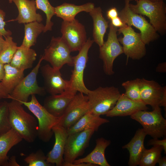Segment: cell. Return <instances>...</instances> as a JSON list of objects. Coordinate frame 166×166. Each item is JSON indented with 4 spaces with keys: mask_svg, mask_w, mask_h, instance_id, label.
Wrapping results in <instances>:
<instances>
[{
    "mask_svg": "<svg viewBox=\"0 0 166 166\" xmlns=\"http://www.w3.org/2000/svg\"><path fill=\"white\" fill-rule=\"evenodd\" d=\"M9 120L11 128L22 139L34 142L38 137V124L33 116L27 112L18 101L12 100L8 102Z\"/></svg>",
    "mask_w": 166,
    "mask_h": 166,
    "instance_id": "cell-1",
    "label": "cell"
},
{
    "mask_svg": "<svg viewBox=\"0 0 166 166\" xmlns=\"http://www.w3.org/2000/svg\"><path fill=\"white\" fill-rule=\"evenodd\" d=\"M35 116L38 122V137L43 142H49L53 134L52 128L58 124L60 118L49 113L39 102L35 95H31L30 101L19 102Z\"/></svg>",
    "mask_w": 166,
    "mask_h": 166,
    "instance_id": "cell-2",
    "label": "cell"
},
{
    "mask_svg": "<svg viewBox=\"0 0 166 166\" xmlns=\"http://www.w3.org/2000/svg\"><path fill=\"white\" fill-rule=\"evenodd\" d=\"M136 4L130 3L131 9L135 13L147 17L150 23L156 32L161 33L166 29V6L163 0H135Z\"/></svg>",
    "mask_w": 166,
    "mask_h": 166,
    "instance_id": "cell-3",
    "label": "cell"
},
{
    "mask_svg": "<svg viewBox=\"0 0 166 166\" xmlns=\"http://www.w3.org/2000/svg\"><path fill=\"white\" fill-rule=\"evenodd\" d=\"M121 94L118 89L114 86H100L89 90L87 94L91 111L99 116L104 115L115 105Z\"/></svg>",
    "mask_w": 166,
    "mask_h": 166,
    "instance_id": "cell-4",
    "label": "cell"
},
{
    "mask_svg": "<svg viewBox=\"0 0 166 166\" xmlns=\"http://www.w3.org/2000/svg\"><path fill=\"white\" fill-rule=\"evenodd\" d=\"M130 116L142 125L147 135L153 138L166 136V120L162 115L160 107L154 108L151 111H140Z\"/></svg>",
    "mask_w": 166,
    "mask_h": 166,
    "instance_id": "cell-5",
    "label": "cell"
},
{
    "mask_svg": "<svg viewBox=\"0 0 166 166\" xmlns=\"http://www.w3.org/2000/svg\"><path fill=\"white\" fill-rule=\"evenodd\" d=\"M94 42L93 40L89 38L78 51V54L73 57V68L69 80L68 90L75 94L79 92L86 95L89 90L85 84L84 73L88 60V52Z\"/></svg>",
    "mask_w": 166,
    "mask_h": 166,
    "instance_id": "cell-6",
    "label": "cell"
},
{
    "mask_svg": "<svg viewBox=\"0 0 166 166\" xmlns=\"http://www.w3.org/2000/svg\"><path fill=\"white\" fill-rule=\"evenodd\" d=\"M68 45L61 37H53L42 56L43 60L49 62L55 69H60L65 64L73 66V56Z\"/></svg>",
    "mask_w": 166,
    "mask_h": 166,
    "instance_id": "cell-7",
    "label": "cell"
},
{
    "mask_svg": "<svg viewBox=\"0 0 166 166\" xmlns=\"http://www.w3.org/2000/svg\"><path fill=\"white\" fill-rule=\"evenodd\" d=\"M41 56L37 64L31 72L24 77L9 94V99L19 102H27L30 96L38 94L43 95L45 94L44 87L38 85L37 76L43 61Z\"/></svg>",
    "mask_w": 166,
    "mask_h": 166,
    "instance_id": "cell-8",
    "label": "cell"
},
{
    "mask_svg": "<svg viewBox=\"0 0 166 166\" xmlns=\"http://www.w3.org/2000/svg\"><path fill=\"white\" fill-rule=\"evenodd\" d=\"M131 0H125L124 7L119 13V17L124 24L138 29L144 42L145 45L148 44L156 39L158 35L144 17L132 11L129 6Z\"/></svg>",
    "mask_w": 166,
    "mask_h": 166,
    "instance_id": "cell-9",
    "label": "cell"
},
{
    "mask_svg": "<svg viewBox=\"0 0 166 166\" xmlns=\"http://www.w3.org/2000/svg\"><path fill=\"white\" fill-rule=\"evenodd\" d=\"M107 41L100 47L99 57L103 62V69L107 75L113 74V64L115 60L124 53L122 47L117 38L118 29L110 23Z\"/></svg>",
    "mask_w": 166,
    "mask_h": 166,
    "instance_id": "cell-10",
    "label": "cell"
},
{
    "mask_svg": "<svg viewBox=\"0 0 166 166\" xmlns=\"http://www.w3.org/2000/svg\"><path fill=\"white\" fill-rule=\"evenodd\" d=\"M117 32L123 35L118 39L123 45L124 53L128 57L133 60H140L145 55V44L140 33H136L131 26L126 24L119 28Z\"/></svg>",
    "mask_w": 166,
    "mask_h": 166,
    "instance_id": "cell-11",
    "label": "cell"
},
{
    "mask_svg": "<svg viewBox=\"0 0 166 166\" xmlns=\"http://www.w3.org/2000/svg\"><path fill=\"white\" fill-rule=\"evenodd\" d=\"M91 110L87 95L78 92L75 95L64 114L60 118L58 124L67 129Z\"/></svg>",
    "mask_w": 166,
    "mask_h": 166,
    "instance_id": "cell-12",
    "label": "cell"
},
{
    "mask_svg": "<svg viewBox=\"0 0 166 166\" xmlns=\"http://www.w3.org/2000/svg\"><path fill=\"white\" fill-rule=\"evenodd\" d=\"M95 131L88 129L68 135L63 159L64 162L72 163L82 155L88 147L90 139Z\"/></svg>",
    "mask_w": 166,
    "mask_h": 166,
    "instance_id": "cell-13",
    "label": "cell"
},
{
    "mask_svg": "<svg viewBox=\"0 0 166 166\" xmlns=\"http://www.w3.org/2000/svg\"><path fill=\"white\" fill-rule=\"evenodd\" d=\"M61 32V38L71 52L79 51L87 41L85 27L76 19L69 21H63Z\"/></svg>",
    "mask_w": 166,
    "mask_h": 166,
    "instance_id": "cell-14",
    "label": "cell"
},
{
    "mask_svg": "<svg viewBox=\"0 0 166 166\" xmlns=\"http://www.w3.org/2000/svg\"><path fill=\"white\" fill-rule=\"evenodd\" d=\"M40 69L44 79V88L50 95L61 94L68 90L69 81L63 79L60 69L49 64L41 66Z\"/></svg>",
    "mask_w": 166,
    "mask_h": 166,
    "instance_id": "cell-15",
    "label": "cell"
},
{
    "mask_svg": "<svg viewBox=\"0 0 166 166\" xmlns=\"http://www.w3.org/2000/svg\"><path fill=\"white\" fill-rule=\"evenodd\" d=\"M166 92V86L162 87L154 80L140 79V96L141 100L152 109L163 106V97Z\"/></svg>",
    "mask_w": 166,
    "mask_h": 166,
    "instance_id": "cell-16",
    "label": "cell"
},
{
    "mask_svg": "<svg viewBox=\"0 0 166 166\" xmlns=\"http://www.w3.org/2000/svg\"><path fill=\"white\" fill-rule=\"evenodd\" d=\"M148 109L142 101L132 100L123 93L121 94L115 106L105 115L109 117L131 116L139 111Z\"/></svg>",
    "mask_w": 166,
    "mask_h": 166,
    "instance_id": "cell-17",
    "label": "cell"
},
{
    "mask_svg": "<svg viewBox=\"0 0 166 166\" xmlns=\"http://www.w3.org/2000/svg\"><path fill=\"white\" fill-rule=\"evenodd\" d=\"M55 142L52 150L46 155V160L50 164L57 166H62L64 161L63 155L68 134L66 129L57 124L52 128Z\"/></svg>",
    "mask_w": 166,
    "mask_h": 166,
    "instance_id": "cell-18",
    "label": "cell"
},
{
    "mask_svg": "<svg viewBox=\"0 0 166 166\" xmlns=\"http://www.w3.org/2000/svg\"><path fill=\"white\" fill-rule=\"evenodd\" d=\"M76 94L67 90L61 94L50 95L44 99L43 106L51 114L61 118Z\"/></svg>",
    "mask_w": 166,
    "mask_h": 166,
    "instance_id": "cell-19",
    "label": "cell"
},
{
    "mask_svg": "<svg viewBox=\"0 0 166 166\" xmlns=\"http://www.w3.org/2000/svg\"><path fill=\"white\" fill-rule=\"evenodd\" d=\"M111 143L110 140L103 137L98 138L96 140V145L93 150L85 157L76 160L73 163H85L95 166H110L106 159L105 152Z\"/></svg>",
    "mask_w": 166,
    "mask_h": 166,
    "instance_id": "cell-20",
    "label": "cell"
},
{
    "mask_svg": "<svg viewBox=\"0 0 166 166\" xmlns=\"http://www.w3.org/2000/svg\"><path fill=\"white\" fill-rule=\"evenodd\" d=\"M16 6L18 14L15 20L19 24H26L37 21L41 22L42 16L36 12L37 9L34 0H11Z\"/></svg>",
    "mask_w": 166,
    "mask_h": 166,
    "instance_id": "cell-21",
    "label": "cell"
},
{
    "mask_svg": "<svg viewBox=\"0 0 166 166\" xmlns=\"http://www.w3.org/2000/svg\"><path fill=\"white\" fill-rule=\"evenodd\" d=\"M146 135L142 128H139L131 140L122 146V148L126 149L129 151V166L138 165L142 153L145 148L144 141Z\"/></svg>",
    "mask_w": 166,
    "mask_h": 166,
    "instance_id": "cell-22",
    "label": "cell"
},
{
    "mask_svg": "<svg viewBox=\"0 0 166 166\" xmlns=\"http://www.w3.org/2000/svg\"><path fill=\"white\" fill-rule=\"evenodd\" d=\"M109 122L108 119L102 118L90 111L66 130L68 135L88 129H93L95 132L97 131L101 125Z\"/></svg>",
    "mask_w": 166,
    "mask_h": 166,
    "instance_id": "cell-23",
    "label": "cell"
},
{
    "mask_svg": "<svg viewBox=\"0 0 166 166\" xmlns=\"http://www.w3.org/2000/svg\"><path fill=\"white\" fill-rule=\"evenodd\" d=\"M95 7L94 4L92 2L80 5L65 2L54 7L55 14L63 21H69L75 19V16L79 13L83 11L89 13Z\"/></svg>",
    "mask_w": 166,
    "mask_h": 166,
    "instance_id": "cell-24",
    "label": "cell"
},
{
    "mask_svg": "<svg viewBox=\"0 0 166 166\" xmlns=\"http://www.w3.org/2000/svg\"><path fill=\"white\" fill-rule=\"evenodd\" d=\"M89 13L93 22V40L100 47L104 42V37L109 26V22L103 17L100 7H95Z\"/></svg>",
    "mask_w": 166,
    "mask_h": 166,
    "instance_id": "cell-25",
    "label": "cell"
},
{
    "mask_svg": "<svg viewBox=\"0 0 166 166\" xmlns=\"http://www.w3.org/2000/svg\"><path fill=\"white\" fill-rule=\"evenodd\" d=\"M22 139L13 128L0 136V166H7L9 157L7 153Z\"/></svg>",
    "mask_w": 166,
    "mask_h": 166,
    "instance_id": "cell-26",
    "label": "cell"
},
{
    "mask_svg": "<svg viewBox=\"0 0 166 166\" xmlns=\"http://www.w3.org/2000/svg\"><path fill=\"white\" fill-rule=\"evenodd\" d=\"M37 56L34 50L20 45L18 46L10 64L14 67L25 70L32 67Z\"/></svg>",
    "mask_w": 166,
    "mask_h": 166,
    "instance_id": "cell-27",
    "label": "cell"
},
{
    "mask_svg": "<svg viewBox=\"0 0 166 166\" xmlns=\"http://www.w3.org/2000/svg\"><path fill=\"white\" fill-rule=\"evenodd\" d=\"M4 74L1 83L10 94L24 77V71L12 66L4 65Z\"/></svg>",
    "mask_w": 166,
    "mask_h": 166,
    "instance_id": "cell-28",
    "label": "cell"
},
{
    "mask_svg": "<svg viewBox=\"0 0 166 166\" xmlns=\"http://www.w3.org/2000/svg\"><path fill=\"white\" fill-rule=\"evenodd\" d=\"M45 26L37 21L25 24L24 36L21 46L30 48L36 43L37 38L43 32Z\"/></svg>",
    "mask_w": 166,
    "mask_h": 166,
    "instance_id": "cell-29",
    "label": "cell"
},
{
    "mask_svg": "<svg viewBox=\"0 0 166 166\" xmlns=\"http://www.w3.org/2000/svg\"><path fill=\"white\" fill-rule=\"evenodd\" d=\"M163 150V147L160 146H153L149 149L145 148L142 153L138 165L155 166L158 159L161 156Z\"/></svg>",
    "mask_w": 166,
    "mask_h": 166,
    "instance_id": "cell-30",
    "label": "cell"
},
{
    "mask_svg": "<svg viewBox=\"0 0 166 166\" xmlns=\"http://www.w3.org/2000/svg\"><path fill=\"white\" fill-rule=\"evenodd\" d=\"M35 1L37 9L42 10L46 16L45 25L43 32L45 33L52 30L53 23L51 19L55 15L54 7L51 5L49 0H36Z\"/></svg>",
    "mask_w": 166,
    "mask_h": 166,
    "instance_id": "cell-31",
    "label": "cell"
},
{
    "mask_svg": "<svg viewBox=\"0 0 166 166\" xmlns=\"http://www.w3.org/2000/svg\"><path fill=\"white\" fill-rule=\"evenodd\" d=\"M5 39L6 44L0 53V62L4 65L10 63L18 47L11 36L5 37Z\"/></svg>",
    "mask_w": 166,
    "mask_h": 166,
    "instance_id": "cell-32",
    "label": "cell"
},
{
    "mask_svg": "<svg viewBox=\"0 0 166 166\" xmlns=\"http://www.w3.org/2000/svg\"><path fill=\"white\" fill-rule=\"evenodd\" d=\"M122 86L125 89L124 93L128 97L135 101H142L140 96V78L126 81L122 83Z\"/></svg>",
    "mask_w": 166,
    "mask_h": 166,
    "instance_id": "cell-33",
    "label": "cell"
},
{
    "mask_svg": "<svg viewBox=\"0 0 166 166\" xmlns=\"http://www.w3.org/2000/svg\"><path fill=\"white\" fill-rule=\"evenodd\" d=\"M29 166H51L46 160V156L41 149L30 154L24 159Z\"/></svg>",
    "mask_w": 166,
    "mask_h": 166,
    "instance_id": "cell-34",
    "label": "cell"
},
{
    "mask_svg": "<svg viewBox=\"0 0 166 166\" xmlns=\"http://www.w3.org/2000/svg\"><path fill=\"white\" fill-rule=\"evenodd\" d=\"M8 102L4 101L0 102V136L11 128L8 118Z\"/></svg>",
    "mask_w": 166,
    "mask_h": 166,
    "instance_id": "cell-35",
    "label": "cell"
},
{
    "mask_svg": "<svg viewBox=\"0 0 166 166\" xmlns=\"http://www.w3.org/2000/svg\"><path fill=\"white\" fill-rule=\"evenodd\" d=\"M5 16L6 13L4 11L0 9V34L4 38L12 35L10 31L5 29V26L6 23L4 21Z\"/></svg>",
    "mask_w": 166,
    "mask_h": 166,
    "instance_id": "cell-36",
    "label": "cell"
},
{
    "mask_svg": "<svg viewBox=\"0 0 166 166\" xmlns=\"http://www.w3.org/2000/svg\"><path fill=\"white\" fill-rule=\"evenodd\" d=\"M148 146H160L163 147L164 153H166V138L160 140L159 138H153L150 140L148 142Z\"/></svg>",
    "mask_w": 166,
    "mask_h": 166,
    "instance_id": "cell-37",
    "label": "cell"
},
{
    "mask_svg": "<svg viewBox=\"0 0 166 166\" xmlns=\"http://www.w3.org/2000/svg\"><path fill=\"white\" fill-rule=\"evenodd\" d=\"M118 16V14L116 7H112L106 12V16L110 20Z\"/></svg>",
    "mask_w": 166,
    "mask_h": 166,
    "instance_id": "cell-38",
    "label": "cell"
},
{
    "mask_svg": "<svg viewBox=\"0 0 166 166\" xmlns=\"http://www.w3.org/2000/svg\"><path fill=\"white\" fill-rule=\"evenodd\" d=\"M111 20V23L113 26L116 27H119L120 28L124 26L125 25L124 24L122 21L119 16H118Z\"/></svg>",
    "mask_w": 166,
    "mask_h": 166,
    "instance_id": "cell-39",
    "label": "cell"
},
{
    "mask_svg": "<svg viewBox=\"0 0 166 166\" xmlns=\"http://www.w3.org/2000/svg\"><path fill=\"white\" fill-rule=\"evenodd\" d=\"M9 94L0 82V100L5 98L9 99Z\"/></svg>",
    "mask_w": 166,
    "mask_h": 166,
    "instance_id": "cell-40",
    "label": "cell"
},
{
    "mask_svg": "<svg viewBox=\"0 0 166 166\" xmlns=\"http://www.w3.org/2000/svg\"><path fill=\"white\" fill-rule=\"evenodd\" d=\"M156 71L161 73H165L166 72V63L163 62L159 63L157 66Z\"/></svg>",
    "mask_w": 166,
    "mask_h": 166,
    "instance_id": "cell-41",
    "label": "cell"
},
{
    "mask_svg": "<svg viewBox=\"0 0 166 166\" xmlns=\"http://www.w3.org/2000/svg\"><path fill=\"white\" fill-rule=\"evenodd\" d=\"M20 165L17 163L16 158L14 156L11 157L8 161L7 166H19Z\"/></svg>",
    "mask_w": 166,
    "mask_h": 166,
    "instance_id": "cell-42",
    "label": "cell"
},
{
    "mask_svg": "<svg viewBox=\"0 0 166 166\" xmlns=\"http://www.w3.org/2000/svg\"><path fill=\"white\" fill-rule=\"evenodd\" d=\"M157 163L159 166H166V157L165 156H160L158 159Z\"/></svg>",
    "mask_w": 166,
    "mask_h": 166,
    "instance_id": "cell-43",
    "label": "cell"
},
{
    "mask_svg": "<svg viewBox=\"0 0 166 166\" xmlns=\"http://www.w3.org/2000/svg\"><path fill=\"white\" fill-rule=\"evenodd\" d=\"M6 41L3 36L0 34V53L2 52L6 44Z\"/></svg>",
    "mask_w": 166,
    "mask_h": 166,
    "instance_id": "cell-44",
    "label": "cell"
},
{
    "mask_svg": "<svg viewBox=\"0 0 166 166\" xmlns=\"http://www.w3.org/2000/svg\"><path fill=\"white\" fill-rule=\"evenodd\" d=\"M4 65L0 62V81L2 80L4 74Z\"/></svg>",
    "mask_w": 166,
    "mask_h": 166,
    "instance_id": "cell-45",
    "label": "cell"
},
{
    "mask_svg": "<svg viewBox=\"0 0 166 166\" xmlns=\"http://www.w3.org/2000/svg\"><path fill=\"white\" fill-rule=\"evenodd\" d=\"M152 1H159V0H151Z\"/></svg>",
    "mask_w": 166,
    "mask_h": 166,
    "instance_id": "cell-46",
    "label": "cell"
}]
</instances>
